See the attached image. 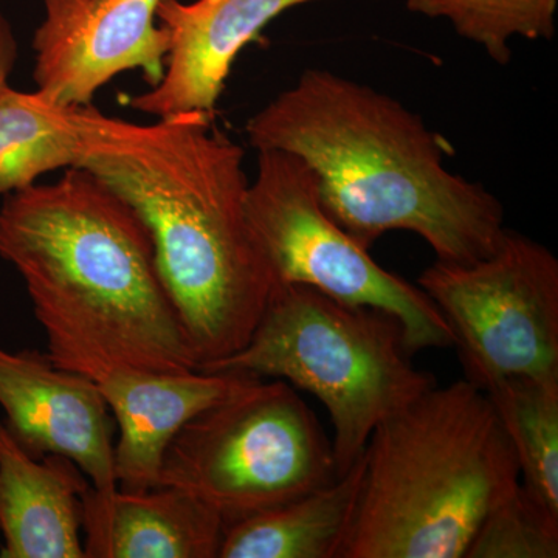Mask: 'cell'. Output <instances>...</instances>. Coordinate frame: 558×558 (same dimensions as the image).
Masks as SVG:
<instances>
[{"instance_id": "12", "label": "cell", "mask_w": 558, "mask_h": 558, "mask_svg": "<svg viewBox=\"0 0 558 558\" xmlns=\"http://www.w3.org/2000/svg\"><path fill=\"white\" fill-rule=\"evenodd\" d=\"M312 2L319 0H160L157 20L170 33L163 76L128 105L156 119L215 117L242 49L284 11Z\"/></svg>"}, {"instance_id": "5", "label": "cell", "mask_w": 558, "mask_h": 558, "mask_svg": "<svg viewBox=\"0 0 558 558\" xmlns=\"http://www.w3.org/2000/svg\"><path fill=\"white\" fill-rule=\"evenodd\" d=\"M399 319L351 306L306 286H279L247 343L199 371L288 381L328 411L339 475L362 457L374 429L435 387L411 363Z\"/></svg>"}, {"instance_id": "10", "label": "cell", "mask_w": 558, "mask_h": 558, "mask_svg": "<svg viewBox=\"0 0 558 558\" xmlns=\"http://www.w3.org/2000/svg\"><path fill=\"white\" fill-rule=\"evenodd\" d=\"M0 409L3 424L33 457L69 458L100 494L119 488L112 413L86 376L61 368L47 352L0 347Z\"/></svg>"}, {"instance_id": "9", "label": "cell", "mask_w": 558, "mask_h": 558, "mask_svg": "<svg viewBox=\"0 0 558 558\" xmlns=\"http://www.w3.org/2000/svg\"><path fill=\"white\" fill-rule=\"evenodd\" d=\"M160 0H43L33 36L36 90L62 106H89L120 73L142 70L149 87L165 72L170 33Z\"/></svg>"}, {"instance_id": "4", "label": "cell", "mask_w": 558, "mask_h": 558, "mask_svg": "<svg viewBox=\"0 0 558 558\" xmlns=\"http://www.w3.org/2000/svg\"><path fill=\"white\" fill-rule=\"evenodd\" d=\"M341 558H464L488 512L520 484L508 435L468 379L422 392L363 450Z\"/></svg>"}, {"instance_id": "20", "label": "cell", "mask_w": 558, "mask_h": 558, "mask_svg": "<svg viewBox=\"0 0 558 558\" xmlns=\"http://www.w3.org/2000/svg\"><path fill=\"white\" fill-rule=\"evenodd\" d=\"M20 58V43L9 17L0 11V95L10 86L9 78Z\"/></svg>"}, {"instance_id": "3", "label": "cell", "mask_w": 558, "mask_h": 558, "mask_svg": "<svg viewBox=\"0 0 558 558\" xmlns=\"http://www.w3.org/2000/svg\"><path fill=\"white\" fill-rule=\"evenodd\" d=\"M0 258L24 281L54 363L197 369L145 220L86 168L5 196Z\"/></svg>"}, {"instance_id": "8", "label": "cell", "mask_w": 558, "mask_h": 558, "mask_svg": "<svg viewBox=\"0 0 558 558\" xmlns=\"http://www.w3.org/2000/svg\"><path fill=\"white\" fill-rule=\"evenodd\" d=\"M417 286L446 318L473 385L558 379V259L548 247L508 230L492 255L436 260Z\"/></svg>"}, {"instance_id": "15", "label": "cell", "mask_w": 558, "mask_h": 558, "mask_svg": "<svg viewBox=\"0 0 558 558\" xmlns=\"http://www.w3.org/2000/svg\"><path fill=\"white\" fill-rule=\"evenodd\" d=\"M112 117L94 106H62L38 90L0 95V196L51 171L76 168L100 143Z\"/></svg>"}, {"instance_id": "7", "label": "cell", "mask_w": 558, "mask_h": 558, "mask_svg": "<svg viewBox=\"0 0 558 558\" xmlns=\"http://www.w3.org/2000/svg\"><path fill=\"white\" fill-rule=\"evenodd\" d=\"M245 209L279 284L306 286L351 306L387 312L402 325L411 354L453 347V333L427 293L384 269L330 218L317 175L301 157L259 150Z\"/></svg>"}, {"instance_id": "1", "label": "cell", "mask_w": 558, "mask_h": 558, "mask_svg": "<svg viewBox=\"0 0 558 558\" xmlns=\"http://www.w3.org/2000/svg\"><path fill=\"white\" fill-rule=\"evenodd\" d=\"M252 148L295 154L318 179L330 218L371 248L411 231L442 263L486 258L505 238V207L447 170L453 149L396 98L325 69H307L245 124Z\"/></svg>"}, {"instance_id": "6", "label": "cell", "mask_w": 558, "mask_h": 558, "mask_svg": "<svg viewBox=\"0 0 558 558\" xmlns=\"http://www.w3.org/2000/svg\"><path fill=\"white\" fill-rule=\"evenodd\" d=\"M337 476L332 440L299 391L253 377L179 429L161 459L159 486L189 492L227 526Z\"/></svg>"}, {"instance_id": "13", "label": "cell", "mask_w": 558, "mask_h": 558, "mask_svg": "<svg viewBox=\"0 0 558 558\" xmlns=\"http://www.w3.org/2000/svg\"><path fill=\"white\" fill-rule=\"evenodd\" d=\"M86 558H219L226 521L172 486L145 492L89 486L81 498Z\"/></svg>"}, {"instance_id": "11", "label": "cell", "mask_w": 558, "mask_h": 558, "mask_svg": "<svg viewBox=\"0 0 558 558\" xmlns=\"http://www.w3.org/2000/svg\"><path fill=\"white\" fill-rule=\"evenodd\" d=\"M61 368L97 385L119 427L113 472L121 490L159 486L161 459L179 429L255 376L233 371L154 373L97 359H68Z\"/></svg>"}, {"instance_id": "16", "label": "cell", "mask_w": 558, "mask_h": 558, "mask_svg": "<svg viewBox=\"0 0 558 558\" xmlns=\"http://www.w3.org/2000/svg\"><path fill=\"white\" fill-rule=\"evenodd\" d=\"M362 473L360 457L326 486L227 524L219 558H341L357 510Z\"/></svg>"}, {"instance_id": "14", "label": "cell", "mask_w": 558, "mask_h": 558, "mask_svg": "<svg viewBox=\"0 0 558 558\" xmlns=\"http://www.w3.org/2000/svg\"><path fill=\"white\" fill-rule=\"evenodd\" d=\"M83 470L60 454L33 457L0 421L2 558H86Z\"/></svg>"}, {"instance_id": "17", "label": "cell", "mask_w": 558, "mask_h": 558, "mask_svg": "<svg viewBox=\"0 0 558 558\" xmlns=\"http://www.w3.org/2000/svg\"><path fill=\"white\" fill-rule=\"evenodd\" d=\"M484 391L515 453L520 483L558 517V379L512 376Z\"/></svg>"}, {"instance_id": "18", "label": "cell", "mask_w": 558, "mask_h": 558, "mask_svg": "<svg viewBox=\"0 0 558 558\" xmlns=\"http://www.w3.org/2000/svg\"><path fill=\"white\" fill-rule=\"evenodd\" d=\"M407 9L449 21L499 65L509 64V40L515 36L549 40L556 33L557 0H407Z\"/></svg>"}, {"instance_id": "2", "label": "cell", "mask_w": 558, "mask_h": 558, "mask_svg": "<svg viewBox=\"0 0 558 558\" xmlns=\"http://www.w3.org/2000/svg\"><path fill=\"white\" fill-rule=\"evenodd\" d=\"M245 153L204 113L110 120L80 165L145 220L197 369L229 357L279 286L247 218Z\"/></svg>"}, {"instance_id": "19", "label": "cell", "mask_w": 558, "mask_h": 558, "mask_svg": "<svg viewBox=\"0 0 558 558\" xmlns=\"http://www.w3.org/2000/svg\"><path fill=\"white\" fill-rule=\"evenodd\" d=\"M558 517L519 484L480 524L464 558H557Z\"/></svg>"}]
</instances>
